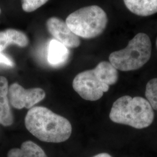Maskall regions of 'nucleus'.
<instances>
[{"label": "nucleus", "instance_id": "f257e3e1", "mask_svg": "<svg viewBox=\"0 0 157 157\" xmlns=\"http://www.w3.org/2000/svg\"><path fill=\"white\" fill-rule=\"evenodd\" d=\"M25 122L30 133L45 142H63L72 134V125L69 121L46 107L30 108L26 115Z\"/></svg>", "mask_w": 157, "mask_h": 157}, {"label": "nucleus", "instance_id": "a211bd4d", "mask_svg": "<svg viewBox=\"0 0 157 157\" xmlns=\"http://www.w3.org/2000/svg\"></svg>", "mask_w": 157, "mask_h": 157}, {"label": "nucleus", "instance_id": "1a4fd4ad", "mask_svg": "<svg viewBox=\"0 0 157 157\" xmlns=\"http://www.w3.org/2000/svg\"><path fill=\"white\" fill-rule=\"evenodd\" d=\"M29 43L28 36L21 31L8 29L0 32V52L11 44H15L23 48L27 47Z\"/></svg>", "mask_w": 157, "mask_h": 157}, {"label": "nucleus", "instance_id": "6e6552de", "mask_svg": "<svg viewBox=\"0 0 157 157\" xmlns=\"http://www.w3.org/2000/svg\"><path fill=\"white\" fill-rule=\"evenodd\" d=\"M8 83L7 79L0 76V124L8 126L13 122L10 104L8 97Z\"/></svg>", "mask_w": 157, "mask_h": 157}, {"label": "nucleus", "instance_id": "7ed1b4c3", "mask_svg": "<svg viewBox=\"0 0 157 157\" xmlns=\"http://www.w3.org/2000/svg\"><path fill=\"white\" fill-rule=\"evenodd\" d=\"M109 118L117 124L144 129L151 124L154 112L148 101L141 97L124 95L114 102Z\"/></svg>", "mask_w": 157, "mask_h": 157}, {"label": "nucleus", "instance_id": "9d476101", "mask_svg": "<svg viewBox=\"0 0 157 157\" xmlns=\"http://www.w3.org/2000/svg\"><path fill=\"white\" fill-rule=\"evenodd\" d=\"M126 8L135 15L148 17L157 12V0H124Z\"/></svg>", "mask_w": 157, "mask_h": 157}, {"label": "nucleus", "instance_id": "9b49d317", "mask_svg": "<svg viewBox=\"0 0 157 157\" xmlns=\"http://www.w3.org/2000/svg\"><path fill=\"white\" fill-rule=\"evenodd\" d=\"M69 51L66 46L56 39L50 42L48 48V61L51 65L58 66L67 61Z\"/></svg>", "mask_w": 157, "mask_h": 157}, {"label": "nucleus", "instance_id": "4468645a", "mask_svg": "<svg viewBox=\"0 0 157 157\" xmlns=\"http://www.w3.org/2000/svg\"><path fill=\"white\" fill-rule=\"evenodd\" d=\"M48 0H22L23 10L26 12H32L44 5Z\"/></svg>", "mask_w": 157, "mask_h": 157}, {"label": "nucleus", "instance_id": "0eeeda50", "mask_svg": "<svg viewBox=\"0 0 157 157\" xmlns=\"http://www.w3.org/2000/svg\"><path fill=\"white\" fill-rule=\"evenodd\" d=\"M47 28L55 39L69 48H77L80 44L78 36L73 33L65 22L60 18L51 17L47 22Z\"/></svg>", "mask_w": 157, "mask_h": 157}, {"label": "nucleus", "instance_id": "423d86ee", "mask_svg": "<svg viewBox=\"0 0 157 157\" xmlns=\"http://www.w3.org/2000/svg\"><path fill=\"white\" fill-rule=\"evenodd\" d=\"M45 97V91L40 88L25 89L17 83L11 84L8 87V97L10 104L18 109L24 108L30 109Z\"/></svg>", "mask_w": 157, "mask_h": 157}, {"label": "nucleus", "instance_id": "20e7f679", "mask_svg": "<svg viewBox=\"0 0 157 157\" xmlns=\"http://www.w3.org/2000/svg\"><path fill=\"white\" fill-rule=\"evenodd\" d=\"M151 40L146 34H137L122 50L113 52L109 56V62L117 70L131 71L140 69L151 56Z\"/></svg>", "mask_w": 157, "mask_h": 157}, {"label": "nucleus", "instance_id": "39448f33", "mask_svg": "<svg viewBox=\"0 0 157 157\" xmlns=\"http://www.w3.org/2000/svg\"><path fill=\"white\" fill-rule=\"evenodd\" d=\"M65 22L73 33L78 37L89 39L102 33L107 26L108 17L101 7L90 6L71 13Z\"/></svg>", "mask_w": 157, "mask_h": 157}, {"label": "nucleus", "instance_id": "2eb2a0df", "mask_svg": "<svg viewBox=\"0 0 157 157\" xmlns=\"http://www.w3.org/2000/svg\"><path fill=\"white\" fill-rule=\"evenodd\" d=\"M0 63L4 64L6 66L12 67L14 66V63L12 61L11 59L6 56L4 54L2 53V52H0Z\"/></svg>", "mask_w": 157, "mask_h": 157}, {"label": "nucleus", "instance_id": "dca6fc26", "mask_svg": "<svg viewBox=\"0 0 157 157\" xmlns=\"http://www.w3.org/2000/svg\"><path fill=\"white\" fill-rule=\"evenodd\" d=\"M93 157H112L110 154L108 153H100L96 155Z\"/></svg>", "mask_w": 157, "mask_h": 157}, {"label": "nucleus", "instance_id": "ddd939ff", "mask_svg": "<svg viewBox=\"0 0 157 157\" xmlns=\"http://www.w3.org/2000/svg\"><path fill=\"white\" fill-rule=\"evenodd\" d=\"M145 95L152 109L157 111V78H152L147 83Z\"/></svg>", "mask_w": 157, "mask_h": 157}, {"label": "nucleus", "instance_id": "f03ea898", "mask_svg": "<svg viewBox=\"0 0 157 157\" xmlns=\"http://www.w3.org/2000/svg\"><path fill=\"white\" fill-rule=\"evenodd\" d=\"M118 80L117 69L110 62L102 61L95 68L78 74L73 79L72 86L84 100L97 101Z\"/></svg>", "mask_w": 157, "mask_h": 157}, {"label": "nucleus", "instance_id": "f3484780", "mask_svg": "<svg viewBox=\"0 0 157 157\" xmlns=\"http://www.w3.org/2000/svg\"><path fill=\"white\" fill-rule=\"evenodd\" d=\"M1 8H0V13H1Z\"/></svg>", "mask_w": 157, "mask_h": 157}, {"label": "nucleus", "instance_id": "f8f14e48", "mask_svg": "<svg viewBox=\"0 0 157 157\" xmlns=\"http://www.w3.org/2000/svg\"><path fill=\"white\" fill-rule=\"evenodd\" d=\"M8 157H47L43 150L33 141L23 142L21 148H12L8 152Z\"/></svg>", "mask_w": 157, "mask_h": 157}]
</instances>
